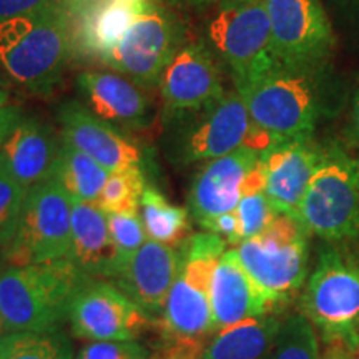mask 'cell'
Here are the masks:
<instances>
[{
  "label": "cell",
  "mask_w": 359,
  "mask_h": 359,
  "mask_svg": "<svg viewBox=\"0 0 359 359\" xmlns=\"http://www.w3.org/2000/svg\"><path fill=\"white\" fill-rule=\"evenodd\" d=\"M109 172L79 148L62 142L53 177L74 201L95 203L100 198Z\"/></svg>",
  "instance_id": "obj_25"
},
{
  "label": "cell",
  "mask_w": 359,
  "mask_h": 359,
  "mask_svg": "<svg viewBox=\"0 0 359 359\" xmlns=\"http://www.w3.org/2000/svg\"><path fill=\"white\" fill-rule=\"evenodd\" d=\"M74 200L55 178H48L27 191L17 235L6 246L11 266L69 258L72 248Z\"/></svg>",
  "instance_id": "obj_9"
},
{
  "label": "cell",
  "mask_w": 359,
  "mask_h": 359,
  "mask_svg": "<svg viewBox=\"0 0 359 359\" xmlns=\"http://www.w3.org/2000/svg\"><path fill=\"white\" fill-rule=\"evenodd\" d=\"M323 359H351V351L343 344H330Z\"/></svg>",
  "instance_id": "obj_39"
},
{
  "label": "cell",
  "mask_w": 359,
  "mask_h": 359,
  "mask_svg": "<svg viewBox=\"0 0 359 359\" xmlns=\"http://www.w3.org/2000/svg\"><path fill=\"white\" fill-rule=\"evenodd\" d=\"M67 320L85 341H135L151 326V316L114 283L87 278L72 296Z\"/></svg>",
  "instance_id": "obj_10"
},
{
  "label": "cell",
  "mask_w": 359,
  "mask_h": 359,
  "mask_svg": "<svg viewBox=\"0 0 359 359\" xmlns=\"http://www.w3.org/2000/svg\"><path fill=\"white\" fill-rule=\"evenodd\" d=\"M4 85H6V82H4L2 77H0V88H4Z\"/></svg>",
  "instance_id": "obj_45"
},
{
  "label": "cell",
  "mask_w": 359,
  "mask_h": 359,
  "mask_svg": "<svg viewBox=\"0 0 359 359\" xmlns=\"http://www.w3.org/2000/svg\"><path fill=\"white\" fill-rule=\"evenodd\" d=\"M303 314L330 344L359 346V250L321 251L303 294Z\"/></svg>",
  "instance_id": "obj_4"
},
{
  "label": "cell",
  "mask_w": 359,
  "mask_h": 359,
  "mask_svg": "<svg viewBox=\"0 0 359 359\" xmlns=\"http://www.w3.org/2000/svg\"><path fill=\"white\" fill-rule=\"evenodd\" d=\"M140 218L147 238L156 243L180 248L191 231L188 210L165 198L154 187H147L140 201Z\"/></svg>",
  "instance_id": "obj_26"
},
{
  "label": "cell",
  "mask_w": 359,
  "mask_h": 359,
  "mask_svg": "<svg viewBox=\"0 0 359 359\" xmlns=\"http://www.w3.org/2000/svg\"><path fill=\"white\" fill-rule=\"evenodd\" d=\"M145 188V178L140 167L114 172L107 178L97 206L105 213H140V201Z\"/></svg>",
  "instance_id": "obj_28"
},
{
  "label": "cell",
  "mask_w": 359,
  "mask_h": 359,
  "mask_svg": "<svg viewBox=\"0 0 359 359\" xmlns=\"http://www.w3.org/2000/svg\"><path fill=\"white\" fill-rule=\"evenodd\" d=\"M323 155L308 140L283 142L262 155L266 168L264 193L278 213L298 218L299 205Z\"/></svg>",
  "instance_id": "obj_18"
},
{
  "label": "cell",
  "mask_w": 359,
  "mask_h": 359,
  "mask_svg": "<svg viewBox=\"0 0 359 359\" xmlns=\"http://www.w3.org/2000/svg\"><path fill=\"white\" fill-rule=\"evenodd\" d=\"M235 212L238 217V245L266 230L278 217V212L269 203L264 191L243 196Z\"/></svg>",
  "instance_id": "obj_30"
},
{
  "label": "cell",
  "mask_w": 359,
  "mask_h": 359,
  "mask_svg": "<svg viewBox=\"0 0 359 359\" xmlns=\"http://www.w3.org/2000/svg\"><path fill=\"white\" fill-rule=\"evenodd\" d=\"M212 309L217 331L273 311L268 299L238 262L235 248L224 251L212 281Z\"/></svg>",
  "instance_id": "obj_23"
},
{
  "label": "cell",
  "mask_w": 359,
  "mask_h": 359,
  "mask_svg": "<svg viewBox=\"0 0 359 359\" xmlns=\"http://www.w3.org/2000/svg\"><path fill=\"white\" fill-rule=\"evenodd\" d=\"M87 278L69 258L0 271V320L7 333L57 331Z\"/></svg>",
  "instance_id": "obj_1"
},
{
  "label": "cell",
  "mask_w": 359,
  "mask_h": 359,
  "mask_svg": "<svg viewBox=\"0 0 359 359\" xmlns=\"http://www.w3.org/2000/svg\"><path fill=\"white\" fill-rule=\"evenodd\" d=\"M238 262L273 308L302 288L308 269V230L278 213L259 235L235 246Z\"/></svg>",
  "instance_id": "obj_5"
},
{
  "label": "cell",
  "mask_w": 359,
  "mask_h": 359,
  "mask_svg": "<svg viewBox=\"0 0 359 359\" xmlns=\"http://www.w3.org/2000/svg\"><path fill=\"white\" fill-rule=\"evenodd\" d=\"M77 82L90 110L105 122L142 127L150 120V98L133 80L111 72H83Z\"/></svg>",
  "instance_id": "obj_22"
},
{
  "label": "cell",
  "mask_w": 359,
  "mask_h": 359,
  "mask_svg": "<svg viewBox=\"0 0 359 359\" xmlns=\"http://www.w3.org/2000/svg\"><path fill=\"white\" fill-rule=\"evenodd\" d=\"M107 223L111 240L120 251L123 263L142 248L147 241V233L138 213H107ZM123 264V266H125Z\"/></svg>",
  "instance_id": "obj_31"
},
{
  "label": "cell",
  "mask_w": 359,
  "mask_h": 359,
  "mask_svg": "<svg viewBox=\"0 0 359 359\" xmlns=\"http://www.w3.org/2000/svg\"><path fill=\"white\" fill-rule=\"evenodd\" d=\"M201 228L206 231H212L215 235L222 236L228 245H238V217L236 212L223 213L218 217L208 218L200 223Z\"/></svg>",
  "instance_id": "obj_34"
},
{
  "label": "cell",
  "mask_w": 359,
  "mask_h": 359,
  "mask_svg": "<svg viewBox=\"0 0 359 359\" xmlns=\"http://www.w3.org/2000/svg\"><path fill=\"white\" fill-rule=\"evenodd\" d=\"M75 359H150V353L137 341H90Z\"/></svg>",
  "instance_id": "obj_33"
},
{
  "label": "cell",
  "mask_w": 359,
  "mask_h": 359,
  "mask_svg": "<svg viewBox=\"0 0 359 359\" xmlns=\"http://www.w3.org/2000/svg\"><path fill=\"white\" fill-rule=\"evenodd\" d=\"M58 122L64 142L79 148L109 173L142 165V154L137 145L82 103L75 100L62 103Z\"/></svg>",
  "instance_id": "obj_14"
},
{
  "label": "cell",
  "mask_w": 359,
  "mask_h": 359,
  "mask_svg": "<svg viewBox=\"0 0 359 359\" xmlns=\"http://www.w3.org/2000/svg\"><path fill=\"white\" fill-rule=\"evenodd\" d=\"M22 114L19 107L12 105L11 95L6 88H0V147L7 140V137L20 122Z\"/></svg>",
  "instance_id": "obj_36"
},
{
  "label": "cell",
  "mask_w": 359,
  "mask_h": 359,
  "mask_svg": "<svg viewBox=\"0 0 359 359\" xmlns=\"http://www.w3.org/2000/svg\"><path fill=\"white\" fill-rule=\"evenodd\" d=\"M70 52V15L57 2L0 22V65L30 92L50 93Z\"/></svg>",
  "instance_id": "obj_2"
},
{
  "label": "cell",
  "mask_w": 359,
  "mask_h": 359,
  "mask_svg": "<svg viewBox=\"0 0 359 359\" xmlns=\"http://www.w3.org/2000/svg\"><path fill=\"white\" fill-rule=\"evenodd\" d=\"M64 359H74V353H72V349H70V351H69V353H67V354H65V356H64Z\"/></svg>",
  "instance_id": "obj_44"
},
{
  "label": "cell",
  "mask_w": 359,
  "mask_h": 359,
  "mask_svg": "<svg viewBox=\"0 0 359 359\" xmlns=\"http://www.w3.org/2000/svg\"><path fill=\"white\" fill-rule=\"evenodd\" d=\"M180 47V27L173 15L147 4L118 45L102 60L135 83L154 87Z\"/></svg>",
  "instance_id": "obj_11"
},
{
  "label": "cell",
  "mask_w": 359,
  "mask_h": 359,
  "mask_svg": "<svg viewBox=\"0 0 359 359\" xmlns=\"http://www.w3.org/2000/svg\"><path fill=\"white\" fill-rule=\"evenodd\" d=\"M53 2L55 0H0V22L39 12Z\"/></svg>",
  "instance_id": "obj_35"
},
{
  "label": "cell",
  "mask_w": 359,
  "mask_h": 359,
  "mask_svg": "<svg viewBox=\"0 0 359 359\" xmlns=\"http://www.w3.org/2000/svg\"><path fill=\"white\" fill-rule=\"evenodd\" d=\"M205 346L193 343H168L151 359H200Z\"/></svg>",
  "instance_id": "obj_37"
},
{
  "label": "cell",
  "mask_w": 359,
  "mask_h": 359,
  "mask_svg": "<svg viewBox=\"0 0 359 359\" xmlns=\"http://www.w3.org/2000/svg\"><path fill=\"white\" fill-rule=\"evenodd\" d=\"M281 320L273 314L250 318L217 331L200 359H268Z\"/></svg>",
  "instance_id": "obj_24"
},
{
  "label": "cell",
  "mask_w": 359,
  "mask_h": 359,
  "mask_svg": "<svg viewBox=\"0 0 359 359\" xmlns=\"http://www.w3.org/2000/svg\"><path fill=\"white\" fill-rule=\"evenodd\" d=\"M145 4L118 0H77L70 19L72 48L102 60L118 45L127 30L145 8Z\"/></svg>",
  "instance_id": "obj_20"
},
{
  "label": "cell",
  "mask_w": 359,
  "mask_h": 359,
  "mask_svg": "<svg viewBox=\"0 0 359 359\" xmlns=\"http://www.w3.org/2000/svg\"><path fill=\"white\" fill-rule=\"evenodd\" d=\"M4 334H7V330H6V326H4L2 320H0V336H4Z\"/></svg>",
  "instance_id": "obj_42"
},
{
  "label": "cell",
  "mask_w": 359,
  "mask_h": 359,
  "mask_svg": "<svg viewBox=\"0 0 359 359\" xmlns=\"http://www.w3.org/2000/svg\"><path fill=\"white\" fill-rule=\"evenodd\" d=\"M27 191L29 190L0 165V246L4 248L19 230Z\"/></svg>",
  "instance_id": "obj_29"
},
{
  "label": "cell",
  "mask_w": 359,
  "mask_h": 359,
  "mask_svg": "<svg viewBox=\"0 0 359 359\" xmlns=\"http://www.w3.org/2000/svg\"><path fill=\"white\" fill-rule=\"evenodd\" d=\"M118 2H130V4H145L147 0H118Z\"/></svg>",
  "instance_id": "obj_41"
},
{
  "label": "cell",
  "mask_w": 359,
  "mask_h": 359,
  "mask_svg": "<svg viewBox=\"0 0 359 359\" xmlns=\"http://www.w3.org/2000/svg\"><path fill=\"white\" fill-rule=\"evenodd\" d=\"M60 147L47 123L22 116L0 147V165L29 190L53 177Z\"/></svg>",
  "instance_id": "obj_19"
},
{
  "label": "cell",
  "mask_w": 359,
  "mask_h": 359,
  "mask_svg": "<svg viewBox=\"0 0 359 359\" xmlns=\"http://www.w3.org/2000/svg\"><path fill=\"white\" fill-rule=\"evenodd\" d=\"M268 359H321L316 327L303 313L281 320Z\"/></svg>",
  "instance_id": "obj_27"
},
{
  "label": "cell",
  "mask_w": 359,
  "mask_h": 359,
  "mask_svg": "<svg viewBox=\"0 0 359 359\" xmlns=\"http://www.w3.org/2000/svg\"><path fill=\"white\" fill-rule=\"evenodd\" d=\"M69 259L88 278L111 281L122 271L125 263L110 236L107 213L95 203L74 201Z\"/></svg>",
  "instance_id": "obj_21"
},
{
  "label": "cell",
  "mask_w": 359,
  "mask_h": 359,
  "mask_svg": "<svg viewBox=\"0 0 359 359\" xmlns=\"http://www.w3.org/2000/svg\"><path fill=\"white\" fill-rule=\"evenodd\" d=\"M251 122L278 143L308 140L316 122V92L302 69L280 65L236 90Z\"/></svg>",
  "instance_id": "obj_6"
},
{
  "label": "cell",
  "mask_w": 359,
  "mask_h": 359,
  "mask_svg": "<svg viewBox=\"0 0 359 359\" xmlns=\"http://www.w3.org/2000/svg\"><path fill=\"white\" fill-rule=\"evenodd\" d=\"M226 241L212 231L195 233L180 246L182 266L160 318L161 334L168 343L206 346L217 333L212 309L215 269L226 251Z\"/></svg>",
  "instance_id": "obj_3"
},
{
  "label": "cell",
  "mask_w": 359,
  "mask_h": 359,
  "mask_svg": "<svg viewBox=\"0 0 359 359\" xmlns=\"http://www.w3.org/2000/svg\"><path fill=\"white\" fill-rule=\"evenodd\" d=\"M353 135L359 140V93L354 102V110H353Z\"/></svg>",
  "instance_id": "obj_40"
},
{
  "label": "cell",
  "mask_w": 359,
  "mask_h": 359,
  "mask_svg": "<svg viewBox=\"0 0 359 359\" xmlns=\"http://www.w3.org/2000/svg\"><path fill=\"white\" fill-rule=\"evenodd\" d=\"M182 266V251L148 240L111 283L154 316L163 313L165 303Z\"/></svg>",
  "instance_id": "obj_15"
},
{
  "label": "cell",
  "mask_w": 359,
  "mask_h": 359,
  "mask_svg": "<svg viewBox=\"0 0 359 359\" xmlns=\"http://www.w3.org/2000/svg\"><path fill=\"white\" fill-rule=\"evenodd\" d=\"M253 122L240 93L224 95L205 110V116L188 130L182 158L187 163L215 160L245 147Z\"/></svg>",
  "instance_id": "obj_16"
},
{
  "label": "cell",
  "mask_w": 359,
  "mask_h": 359,
  "mask_svg": "<svg viewBox=\"0 0 359 359\" xmlns=\"http://www.w3.org/2000/svg\"><path fill=\"white\" fill-rule=\"evenodd\" d=\"M165 110L172 115L200 114L224 97L215 60L201 43L180 47L160 79Z\"/></svg>",
  "instance_id": "obj_13"
},
{
  "label": "cell",
  "mask_w": 359,
  "mask_h": 359,
  "mask_svg": "<svg viewBox=\"0 0 359 359\" xmlns=\"http://www.w3.org/2000/svg\"><path fill=\"white\" fill-rule=\"evenodd\" d=\"M351 359H359V346L351 351Z\"/></svg>",
  "instance_id": "obj_43"
},
{
  "label": "cell",
  "mask_w": 359,
  "mask_h": 359,
  "mask_svg": "<svg viewBox=\"0 0 359 359\" xmlns=\"http://www.w3.org/2000/svg\"><path fill=\"white\" fill-rule=\"evenodd\" d=\"M278 62L302 69L331 45V25L318 0H264Z\"/></svg>",
  "instance_id": "obj_12"
},
{
  "label": "cell",
  "mask_w": 359,
  "mask_h": 359,
  "mask_svg": "<svg viewBox=\"0 0 359 359\" xmlns=\"http://www.w3.org/2000/svg\"><path fill=\"white\" fill-rule=\"evenodd\" d=\"M298 219L326 241L359 238V160L339 150L323 155L299 205Z\"/></svg>",
  "instance_id": "obj_7"
},
{
  "label": "cell",
  "mask_w": 359,
  "mask_h": 359,
  "mask_svg": "<svg viewBox=\"0 0 359 359\" xmlns=\"http://www.w3.org/2000/svg\"><path fill=\"white\" fill-rule=\"evenodd\" d=\"M70 349L69 341L58 331L19 333V339L8 359H64Z\"/></svg>",
  "instance_id": "obj_32"
},
{
  "label": "cell",
  "mask_w": 359,
  "mask_h": 359,
  "mask_svg": "<svg viewBox=\"0 0 359 359\" xmlns=\"http://www.w3.org/2000/svg\"><path fill=\"white\" fill-rule=\"evenodd\" d=\"M259 156L258 151L241 147L230 155L210 160L201 168L188 193V206L196 222L235 212L243 180Z\"/></svg>",
  "instance_id": "obj_17"
},
{
  "label": "cell",
  "mask_w": 359,
  "mask_h": 359,
  "mask_svg": "<svg viewBox=\"0 0 359 359\" xmlns=\"http://www.w3.org/2000/svg\"><path fill=\"white\" fill-rule=\"evenodd\" d=\"M208 37L230 65L236 90L281 65L264 0H235L223 6L210 20Z\"/></svg>",
  "instance_id": "obj_8"
},
{
  "label": "cell",
  "mask_w": 359,
  "mask_h": 359,
  "mask_svg": "<svg viewBox=\"0 0 359 359\" xmlns=\"http://www.w3.org/2000/svg\"><path fill=\"white\" fill-rule=\"evenodd\" d=\"M17 339H19V333H7L0 336V359H8L15 348Z\"/></svg>",
  "instance_id": "obj_38"
}]
</instances>
